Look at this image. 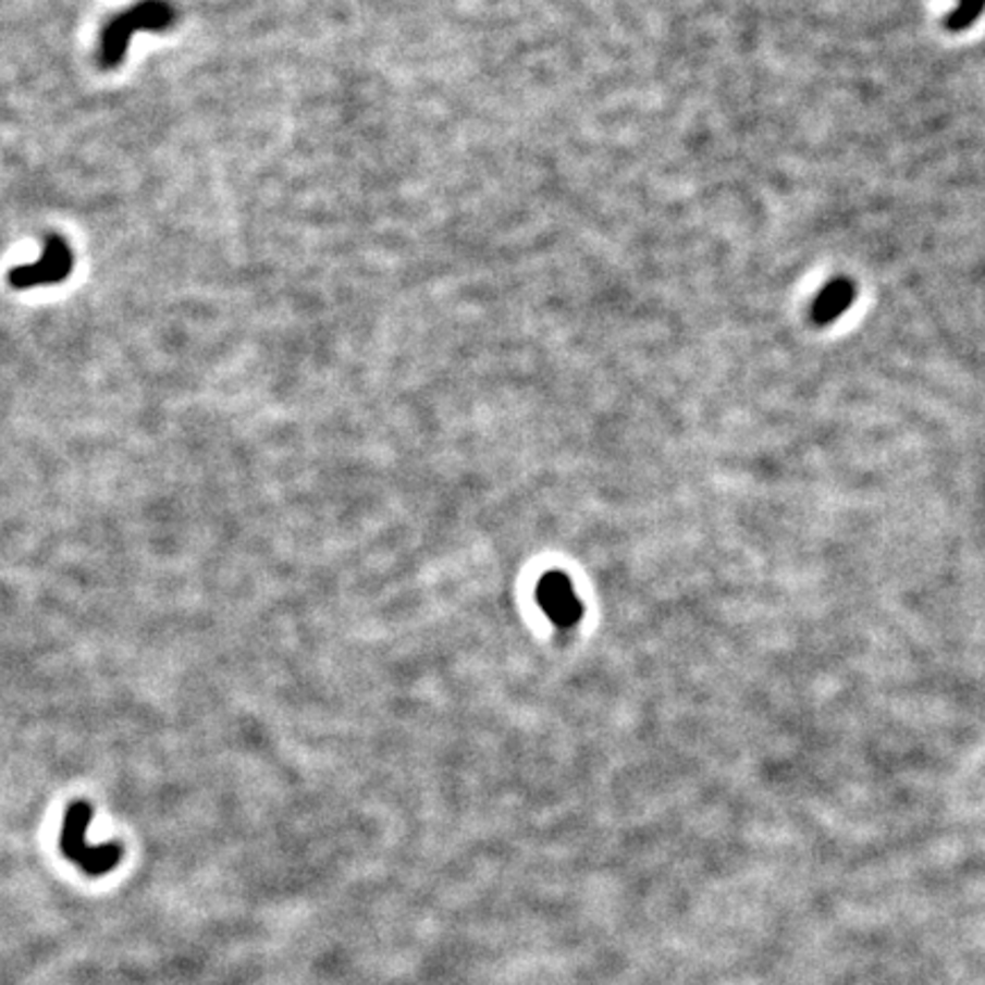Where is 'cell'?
<instances>
[{
	"label": "cell",
	"mask_w": 985,
	"mask_h": 985,
	"mask_svg": "<svg viewBox=\"0 0 985 985\" xmlns=\"http://www.w3.org/2000/svg\"><path fill=\"white\" fill-rule=\"evenodd\" d=\"M74 266V254H71L69 245L60 237H48L44 256L33 262V266H23L12 270L10 281L14 287H33V285H46L58 283L66 279Z\"/></svg>",
	"instance_id": "obj_3"
},
{
	"label": "cell",
	"mask_w": 985,
	"mask_h": 985,
	"mask_svg": "<svg viewBox=\"0 0 985 985\" xmlns=\"http://www.w3.org/2000/svg\"><path fill=\"white\" fill-rule=\"evenodd\" d=\"M985 12V0H958L956 10L947 16V28L951 33H965Z\"/></svg>",
	"instance_id": "obj_6"
},
{
	"label": "cell",
	"mask_w": 985,
	"mask_h": 985,
	"mask_svg": "<svg viewBox=\"0 0 985 985\" xmlns=\"http://www.w3.org/2000/svg\"><path fill=\"white\" fill-rule=\"evenodd\" d=\"M174 23L172 8L162 3V0H149V3H139L131 12H124L116 16L108 28L103 30L101 39V64L106 69L116 66L124 60L126 48L137 30H164Z\"/></svg>",
	"instance_id": "obj_1"
},
{
	"label": "cell",
	"mask_w": 985,
	"mask_h": 985,
	"mask_svg": "<svg viewBox=\"0 0 985 985\" xmlns=\"http://www.w3.org/2000/svg\"><path fill=\"white\" fill-rule=\"evenodd\" d=\"M539 605L547 614L552 623H557L559 628H570L582 616V605L578 595L572 591L570 580L562 572H550L541 580L539 591Z\"/></svg>",
	"instance_id": "obj_4"
},
{
	"label": "cell",
	"mask_w": 985,
	"mask_h": 985,
	"mask_svg": "<svg viewBox=\"0 0 985 985\" xmlns=\"http://www.w3.org/2000/svg\"><path fill=\"white\" fill-rule=\"evenodd\" d=\"M91 808L85 801H76L69 808L64 830H62V851L64 855L76 862L83 872L89 876L99 878L101 874L112 872L119 860H122V847L106 845V847H89L85 842V828L91 820Z\"/></svg>",
	"instance_id": "obj_2"
},
{
	"label": "cell",
	"mask_w": 985,
	"mask_h": 985,
	"mask_svg": "<svg viewBox=\"0 0 985 985\" xmlns=\"http://www.w3.org/2000/svg\"><path fill=\"white\" fill-rule=\"evenodd\" d=\"M855 299V285L849 279H833L812 301V322L828 327L842 318Z\"/></svg>",
	"instance_id": "obj_5"
}]
</instances>
